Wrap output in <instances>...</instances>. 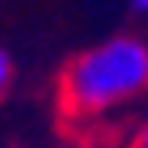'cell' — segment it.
Segmentation results:
<instances>
[{
    "mask_svg": "<svg viewBox=\"0 0 148 148\" xmlns=\"http://www.w3.org/2000/svg\"><path fill=\"white\" fill-rule=\"evenodd\" d=\"M125 148H148V122L138 125L135 132H132V138L125 142Z\"/></svg>",
    "mask_w": 148,
    "mask_h": 148,
    "instance_id": "3",
    "label": "cell"
},
{
    "mask_svg": "<svg viewBox=\"0 0 148 148\" xmlns=\"http://www.w3.org/2000/svg\"><path fill=\"white\" fill-rule=\"evenodd\" d=\"M76 148H86V145H76Z\"/></svg>",
    "mask_w": 148,
    "mask_h": 148,
    "instance_id": "5",
    "label": "cell"
},
{
    "mask_svg": "<svg viewBox=\"0 0 148 148\" xmlns=\"http://www.w3.org/2000/svg\"><path fill=\"white\" fill-rule=\"evenodd\" d=\"M10 82H13V59H10L7 49H0V99L7 95Z\"/></svg>",
    "mask_w": 148,
    "mask_h": 148,
    "instance_id": "2",
    "label": "cell"
},
{
    "mask_svg": "<svg viewBox=\"0 0 148 148\" xmlns=\"http://www.w3.org/2000/svg\"><path fill=\"white\" fill-rule=\"evenodd\" d=\"M132 10L135 13H148V0H132Z\"/></svg>",
    "mask_w": 148,
    "mask_h": 148,
    "instance_id": "4",
    "label": "cell"
},
{
    "mask_svg": "<svg viewBox=\"0 0 148 148\" xmlns=\"http://www.w3.org/2000/svg\"><path fill=\"white\" fill-rule=\"evenodd\" d=\"M148 92V43L112 36L76 53L59 69L56 115L63 128H82Z\"/></svg>",
    "mask_w": 148,
    "mask_h": 148,
    "instance_id": "1",
    "label": "cell"
}]
</instances>
